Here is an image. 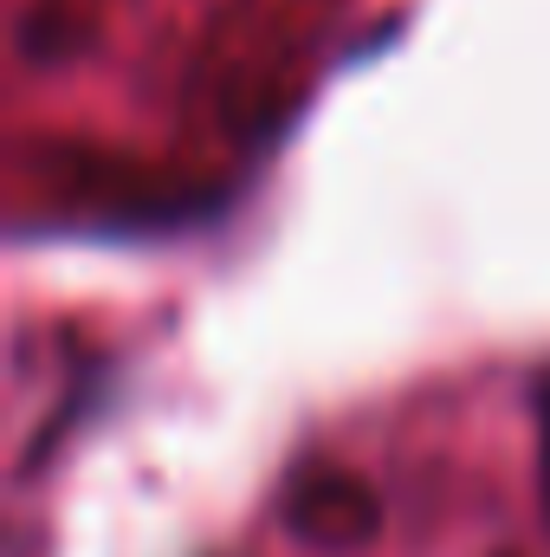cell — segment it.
<instances>
[{
    "label": "cell",
    "instance_id": "6da1fadb",
    "mask_svg": "<svg viewBox=\"0 0 550 557\" xmlns=\"http://www.w3.org/2000/svg\"><path fill=\"white\" fill-rule=\"evenodd\" d=\"M538 473H545V506H550V376L538 383Z\"/></svg>",
    "mask_w": 550,
    "mask_h": 557
}]
</instances>
